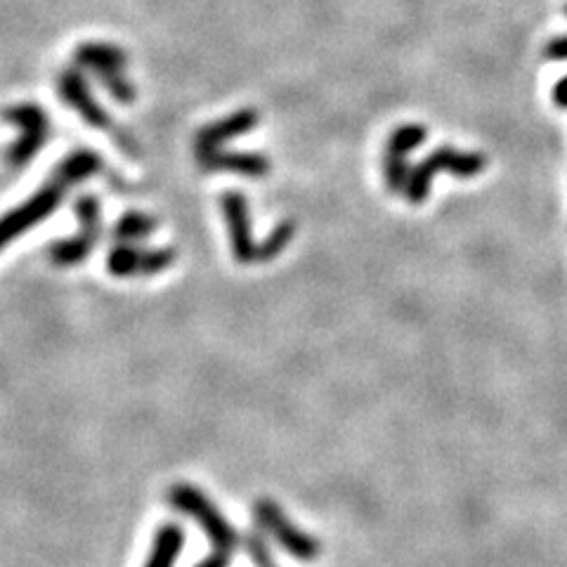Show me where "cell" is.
I'll list each match as a JSON object with an SVG mask.
<instances>
[{
	"label": "cell",
	"instance_id": "cell-1",
	"mask_svg": "<svg viewBox=\"0 0 567 567\" xmlns=\"http://www.w3.org/2000/svg\"><path fill=\"white\" fill-rule=\"evenodd\" d=\"M168 504H173L180 513L194 518L201 530L213 542V551L201 560L197 567H230L232 556L237 551L239 534L234 530L220 508L194 485H173L168 490Z\"/></svg>",
	"mask_w": 567,
	"mask_h": 567
},
{
	"label": "cell",
	"instance_id": "cell-2",
	"mask_svg": "<svg viewBox=\"0 0 567 567\" xmlns=\"http://www.w3.org/2000/svg\"><path fill=\"white\" fill-rule=\"evenodd\" d=\"M487 159L480 152H461L454 147H438L435 152H430L421 164H416L409 173L407 187H404V197L409 204H423L430 194V185L438 178L440 173H449L454 178L471 180L475 175L485 171Z\"/></svg>",
	"mask_w": 567,
	"mask_h": 567
},
{
	"label": "cell",
	"instance_id": "cell-3",
	"mask_svg": "<svg viewBox=\"0 0 567 567\" xmlns=\"http://www.w3.org/2000/svg\"><path fill=\"white\" fill-rule=\"evenodd\" d=\"M76 62L83 69L93 71L97 81L109 90L114 100L123 104L135 100V86L126 78L128 57L112 43H86L76 52Z\"/></svg>",
	"mask_w": 567,
	"mask_h": 567
},
{
	"label": "cell",
	"instance_id": "cell-4",
	"mask_svg": "<svg viewBox=\"0 0 567 567\" xmlns=\"http://www.w3.org/2000/svg\"><path fill=\"white\" fill-rule=\"evenodd\" d=\"M67 187L69 185H64L57 175H52L48 185L38 189L34 197L26 199L22 206L12 208L10 213H5L3 218H0V251H3L12 239L22 237L31 227L43 223V220L60 206L64 194H67Z\"/></svg>",
	"mask_w": 567,
	"mask_h": 567
},
{
	"label": "cell",
	"instance_id": "cell-5",
	"mask_svg": "<svg viewBox=\"0 0 567 567\" xmlns=\"http://www.w3.org/2000/svg\"><path fill=\"white\" fill-rule=\"evenodd\" d=\"M253 518H256L260 530L270 534V537L293 558L315 560L319 556V551H322L319 549L317 539L305 534L303 530H298V527L286 518V513L275 504V501L260 499L258 504L253 506Z\"/></svg>",
	"mask_w": 567,
	"mask_h": 567
},
{
	"label": "cell",
	"instance_id": "cell-6",
	"mask_svg": "<svg viewBox=\"0 0 567 567\" xmlns=\"http://www.w3.org/2000/svg\"><path fill=\"white\" fill-rule=\"evenodd\" d=\"M5 119L19 130V138L12 142L8 152L10 166L15 168L26 166L38 152H41L45 140H48L50 133L48 114H45V109L38 107V104L26 102L8 109V112H5Z\"/></svg>",
	"mask_w": 567,
	"mask_h": 567
},
{
	"label": "cell",
	"instance_id": "cell-7",
	"mask_svg": "<svg viewBox=\"0 0 567 567\" xmlns=\"http://www.w3.org/2000/svg\"><path fill=\"white\" fill-rule=\"evenodd\" d=\"M428 140V130L421 123H404L395 128L386 145V156H383V178L393 194H404L409 173V154L419 149Z\"/></svg>",
	"mask_w": 567,
	"mask_h": 567
},
{
	"label": "cell",
	"instance_id": "cell-8",
	"mask_svg": "<svg viewBox=\"0 0 567 567\" xmlns=\"http://www.w3.org/2000/svg\"><path fill=\"white\" fill-rule=\"evenodd\" d=\"M220 204H223V215L227 220V232H230V246L234 258H237L241 265L256 263L258 244L256 239H253L249 201H246L244 194L227 192Z\"/></svg>",
	"mask_w": 567,
	"mask_h": 567
},
{
	"label": "cell",
	"instance_id": "cell-9",
	"mask_svg": "<svg viewBox=\"0 0 567 567\" xmlns=\"http://www.w3.org/2000/svg\"><path fill=\"white\" fill-rule=\"evenodd\" d=\"M175 263L173 249H138V244H119L109 253V272L116 277L156 275Z\"/></svg>",
	"mask_w": 567,
	"mask_h": 567
},
{
	"label": "cell",
	"instance_id": "cell-10",
	"mask_svg": "<svg viewBox=\"0 0 567 567\" xmlns=\"http://www.w3.org/2000/svg\"><path fill=\"white\" fill-rule=\"evenodd\" d=\"M258 123H260V116L256 109H241V112L237 114L225 116V119L201 128L197 140H194V152H197V159H204V156L218 152V149H225L227 142L251 133Z\"/></svg>",
	"mask_w": 567,
	"mask_h": 567
},
{
	"label": "cell",
	"instance_id": "cell-11",
	"mask_svg": "<svg viewBox=\"0 0 567 567\" xmlns=\"http://www.w3.org/2000/svg\"><path fill=\"white\" fill-rule=\"evenodd\" d=\"M57 86H60L62 100L67 102L83 121L90 123L93 128H102V130L114 128L112 119H109V114L104 112L102 104L97 102L93 95H90V88H88L86 78L81 76V71H76V69L62 71Z\"/></svg>",
	"mask_w": 567,
	"mask_h": 567
},
{
	"label": "cell",
	"instance_id": "cell-12",
	"mask_svg": "<svg viewBox=\"0 0 567 567\" xmlns=\"http://www.w3.org/2000/svg\"><path fill=\"white\" fill-rule=\"evenodd\" d=\"M197 161L201 168L211 173H234L241 175V178H265L270 173V159L256 152H225V149H218V152Z\"/></svg>",
	"mask_w": 567,
	"mask_h": 567
},
{
	"label": "cell",
	"instance_id": "cell-13",
	"mask_svg": "<svg viewBox=\"0 0 567 567\" xmlns=\"http://www.w3.org/2000/svg\"><path fill=\"white\" fill-rule=\"evenodd\" d=\"M182 544H185V534H182L180 525L166 523L159 527L156 532L152 551H149V558L145 567H175L180 558Z\"/></svg>",
	"mask_w": 567,
	"mask_h": 567
},
{
	"label": "cell",
	"instance_id": "cell-14",
	"mask_svg": "<svg viewBox=\"0 0 567 567\" xmlns=\"http://www.w3.org/2000/svg\"><path fill=\"white\" fill-rule=\"evenodd\" d=\"M97 237H100V227L81 225V232H78L76 237H69L64 241H57V244H52V249H50L52 263H57L62 267L81 263V260L88 258V253L93 251Z\"/></svg>",
	"mask_w": 567,
	"mask_h": 567
},
{
	"label": "cell",
	"instance_id": "cell-15",
	"mask_svg": "<svg viewBox=\"0 0 567 567\" xmlns=\"http://www.w3.org/2000/svg\"><path fill=\"white\" fill-rule=\"evenodd\" d=\"M102 168V159L88 149L83 152H74L62 161L60 168H55V175L60 178L64 185H76V182L90 178Z\"/></svg>",
	"mask_w": 567,
	"mask_h": 567
},
{
	"label": "cell",
	"instance_id": "cell-16",
	"mask_svg": "<svg viewBox=\"0 0 567 567\" xmlns=\"http://www.w3.org/2000/svg\"><path fill=\"white\" fill-rule=\"evenodd\" d=\"M156 230V220L145 213H126L116 225V239L119 244H140Z\"/></svg>",
	"mask_w": 567,
	"mask_h": 567
},
{
	"label": "cell",
	"instance_id": "cell-17",
	"mask_svg": "<svg viewBox=\"0 0 567 567\" xmlns=\"http://www.w3.org/2000/svg\"><path fill=\"white\" fill-rule=\"evenodd\" d=\"M293 234H296V225H293L291 220H282L275 230L267 234L263 244H258V260L267 263V260H275L277 256H282L286 246L291 244Z\"/></svg>",
	"mask_w": 567,
	"mask_h": 567
},
{
	"label": "cell",
	"instance_id": "cell-18",
	"mask_svg": "<svg viewBox=\"0 0 567 567\" xmlns=\"http://www.w3.org/2000/svg\"><path fill=\"white\" fill-rule=\"evenodd\" d=\"M244 544H246V553H249L253 563H256V567H277L275 558H272L270 546H267L263 534L249 532V534H246Z\"/></svg>",
	"mask_w": 567,
	"mask_h": 567
},
{
	"label": "cell",
	"instance_id": "cell-19",
	"mask_svg": "<svg viewBox=\"0 0 567 567\" xmlns=\"http://www.w3.org/2000/svg\"><path fill=\"white\" fill-rule=\"evenodd\" d=\"M74 211L83 227H100V201L95 197H81L76 201Z\"/></svg>",
	"mask_w": 567,
	"mask_h": 567
},
{
	"label": "cell",
	"instance_id": "cell-20",
	"mask_svg": "<svg viewBox=\"0 0 567 567\" xmlns=\"http://www.w3.org/2000/svg\"><path fill=\"white\" fill-rule=\"evenodd\" d=\"M565 12H567V5H565ZM544 55L546 60H553V62H567V36H558L549 41V45L544 48Z\"/></svg>",
	"mask_w": 567,
	"mask_h": 567
},
{
	"label": "cell",
	"instance_id": "cell-21",
	"mask_svg": "<svg viewBox=\"0 0 567 567\" xmlns=\"http://www.w3.org/2000/svg\"><path fill=\"white\" fill-rule=\"evenodd\" d=\"M553 102H556L560 109H567V76L560 78L556 88H553Z\"/></svg>",
	"mask_w": 567,
	"mask_h": 567
}]
</instances>
